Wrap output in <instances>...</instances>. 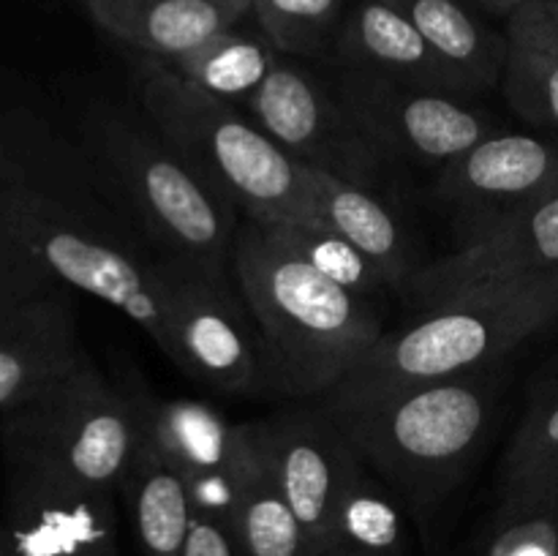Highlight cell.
<instances>
[{"label":"cell","instance_id":"cell-7","mask_svg":"<svg viewBox=\"0 0 558 556\" xmlns=\"http://www.w3.org/2000/svg\"><path fill=\"white\" fill-rule=\"evenodd\" d=\"M0 418L5 461L33 463L104 491H118L140 439L134 398L90 358Z\"/></svg>","mask_w":558,"mask_h":556},{"label":"cell","instance_id":"cell-6","mask_svg":"<svg viewBox=\"0 0 558 556\" xmlns=\"http://www.w3.org/2000/svg\"><path fill=\"white\" fill-rule=\"evenodd\" d=\"M0 229L11 234L49 278L112 305L178 363L163 256L136 251L123 234L109 229L93 207L36 189L0 191Z\"/></svg>","mask_w":558,"mask_h":556},{"label":"cell","instance_id":"cell-26","mask_svg":"<svg viewBox=\"0 0 558 556\" xmlns=\"http://www.w3.org/2000/svg\"><path fill=\"white\" fill-rule=\"evenodd\" d=\"M558 467V392L529 409L507 447L496 523L532 516L545 483Z\"/></svg>","mask_w":558,"mask_h":556},{"label":"cell","instance_id":"cell-34","mask_svg":"<svg viewBox=\"0 0 558 556\" xmlns=\"http://www.w3.org/2000/svg\"><path fill=\"white\" fill-rule=\"evenodd\" d=\"M537 512H548V516L558 518V467L548 478V483H545V488H543V494H539L537 505H534L532 516H537Z\"/></svg>","mask_w":558,"mask_h":556},{"label":"cell","instance_id":"cell-10","mask_svg":"<svg viewBox=\"0 0 558 556\" xmlns=\"http://www.w3.org/2000/svg\"><path fill=\"white\" fill-rule=\"evenodd\" d=\"M178 338V368L227 396H262L265 352L232 276H213L163 256Z\"/></svg>","mask_w":558,"mask_h":556},{"label":"cell","instance_id":"cell-5","mask_svg":"<svg viewBox=\"0 0 558 556\" xmlns=\"http://www.w3.org/2000/svg\"><path fill=\"white\" fill-rule=\"evenodd\" d=\"M140 98L158 134L240 216L276 223L314 218L303 167L234 104L207 96L150 55L140 65Z\"/></svg>","mask_w":558,"mask_h":556},{"label":"cell","instance_id":"cell-35","mask_svg":"<svg viewBox=\"0 0 558 556\" xmlns=\"http://www.w3.org/2000/svg\"><path fill=\"white\" fill-rule=\"evenodd\" d=\"M469 5H474L477 11H485V14H494V16H510L518 5L529 3V0H466Z\"/></svg>","mask_w":558,"mask_h":556},{"label":"cell","instance_id":"cell-12","mask_svg":"<svg viewBox=\"0 0 558 556\" xmlns=\"http://www.w3.org/2000/svg\"><path fill=\"white\" fill-rule=\"evenodd\" d=\"M281 488L303 529V556H322L338 507L363 472L341 425L316 403L259 420Z\"/></svg>","mask_w":558,"mask_h":556},{"label":"cell","instance_id":"cell-11","mask_svg":"<svg viewBox=\"0 0 558 556\" xmlns=\"http://www.w3.org/2000/svg\"><path fill=\"white\" fill-rule=\"evenodd\" d=\"M458 245L523 207L558 196V142L537 134H488L436 174Z\"/></svg>","mask_w":558,"mask_h":556},{"label":"cell","instance_id":"cell-30","mask_svg":"<svg viewBox=\"0 0 558 556\" xmlns=\"http://www.w3.org/2000/svg\"><path fill=\"white\" fill-rule=\"evenodd\" d=\"M54 287L60 283L49 278V273L38 267L22 245L0 229V316Z\"/></svg>","mask_w":558,"mask_h":556},{"label":"cell","instance_id":"cell-25","mask_svg":"<svg viewBox=\"0 0 558 556\" xmlns=\"http://www.w3.org/2000/svg\"><path fill=\"white\" fill-rule=\"evenodd\" d=\"M403 518L398 496L368 467L338 507L322 556H403Z\"/></svg>","mask_w":558,"mask_h":556},{"label":"cell","instance_id":"cell-2","mask_svg":"<svg viewBox=\"0 0 558 556\" xmlns=\"http://www.w3.org/2000/svg\"><path fill=\"white\" fill-rule=\"evenodd\" d=\"M505 390L499 368L472 371L325 409L365 467L425 521L477 461Z\"/></svg>","mask_w":558,"mask_h":556},{"label":"cell","instance_id":"cell-3","mask_svg":"<svg viewBox=\"0 0 558 556\" xmlns=\"http://www.w3.org/2000/svg\"><path fill=\"white\" fill-rule=\"evenodd\" d=\"M558 322V267L450 298L387 330L319 407L341 409L385 392L472 371L499 368L515 349Z\"/></svg>","mask_w":558,"mask_h":556},{"label":"cell","instance_id":"cell-13","mask_svg":"<svg viewBox=\"0 0 558 556\" xmlns=\"http://www.w3.org/2000/svg\"><path fill=\"white\" fill-rule=\"evenodd\" d=\"M9 463L5 532L16 556H120L114 491Z\"/></svg>","mask_w":558,"mask_h":556},{"label":"cell","instance_id":"cell-36","mask_svg":"<svg viewBox=\"0 0 558 556\" xmlns=\"http://www.w3.org/2000/svg\"><path fill=\"white\" fill-rule=\"evenodd\" d=\"M0 556H16V554H14V548H11L9 532H5L3 523H0Z\"/></svg>","mask_w":558,"mask_h":556},{"label":"cell","instance_id":"cell-24","mask_svg":"<svg viewBox=\"0 0 558 556\" xmlns=\"http://www.w3.org/2000/svg\"><path fill=\"white\" fill-rule=\"evenodd\" d=\"M276 63L278 52L265 36L254 38L229 27L169 65L207 96L227 104H245Z\"/></svg>","mask_w":558,"mask_h":556},{"label":"cell","instance_id":"cell-15","mask_svg":"<svg viewBox=\"0 0 558 556\" xmlns=\"http://www.w3.org/2000/svg\"><path fill=\"white\" fill-rule=\"evenodd\" d=\"M142 425L153 434L189 488L194 516L238 534V425L210 403L158 398L145 385H129Z\"/></svg>","mask_w":558,"mask_h":556},{"label":"cell","instance_id":"cell-29","mask_svg":"<svg viewBox=\"0 0 558 556\" xmlns=\"http://www.w3.org/2000/svg\"><path fill=\"white\" fill-rule=\"evenodd\" d=\"M347 0H254L262 36L294 58H319L336 49Z\"/></svg>","mask_w":558,"mask_h":556},{"label":"cell","instance_id":"cell-17","mask_svg":"<svg viewBox=\"0 0 558 556\" xmlns=\"http://www.w3.org/2000/svg\"><path fill=\"white\" fill-rule=\"evenodd\" d=\"M332 52L343 69L368 71L450 96H477V90L425 41L423 33L385 0H354L349 14H343Z\"/></svg>","mask_w":558,"mask_h":556},{"label":"cell","instance_id":"cell-8","mask_svg":"<svg viewBox=\"0 0 558 556\" xmlns=\"http://www.w3.org/2000/svg\"><path fill=\"white\" fill-rule=\"evenodd\" d=\"M336 93L385 161L403 158L441 169L494 134L488 114L469 98L368 71L343 69Z\"/></svg>","mask_w":558,"mask_h":556},{"label":"cell","instance_id":"cell-37","mask_svg":"<svg viewBox=\"0 0 558 556\" xmlns=\"http://www.w3.org/2000/svg\"><path fill=\"white\" fill-rule=\"evenodd\" d=\"M545 5H548L550 16H554V20H556V25H558V0H545Z\"/></svg>","mask_w":558,"mask_h":556},{"label":"cell","instance_id":"cell-14","mask_svg":"<svg viewBox=\"0 0 558 556\" xmlns=\"http://www.w3.org/2000/svg\"><path fill=\"white\" fill-rule=\"evenodd\" d=\"M558 267V196L512 213L450 254L420 265L403 298L414 311Z\"/></svg>","mask_w":558,"mask_h":556},{"label":"cell","instance_id":"cell-16","mask_svg":"<svg viewBox=\"0 0 558 556\" xmlns=\"http://www.w3.org/2000/svg\"><path fill=\"white\" fill-rule=\"evenodd\" d=\"M71 292L60 283L0 316V414L87 360Z\"/></svg>","mask_w":558,"mask_h":556},{"label":"cell","instance_id":"cell-20","mask_svg":"<svg viewBox=\"0 0 558 556\" xmlns=\"http://www.w3.org/2000/svg\"><path fill=\"white\" fill-rule=\"evenodd\" d=\"M501 93L518 118L558 134V25L545 0H529L507 16Z\"/></svg>","mask_w":558,"mask_h":556},{"label":"cell","instance_id":"cell-22","mask_svg":"<svg viewBox=\"0 0 558 556\" xmlns=\"http://www.w3.org/2000/svg\"><path fill=\"white\" fill-rule=\"evenodd\" d=\"M396 5L425 41L477 93L501 82L507 36L494 31L466 0H385Z\"/></svg>","mask_w":558,"mask_h":556},{"label":"cell","instance_id":"cell-33","mask_svg":"<svg viewBox=\"0 0 558 556\" xmlns=\"http://www.w3.org/2000/svg\"><path fill=\"white\" fill-rule=\"evenodd\" d=\"M80 3L82 9L87 11V16H90L104 33H109V36L114 38L120 25L140 9L142 0H80Z\"/></svg>","mask_w":558,"mask_h":556},{"label":"cell","instance_id":"cell-21","mask_svg":"<svg viewBox=\"0 0 558 556\" xmlns=\"http://www.w3.org/2000/svg\"><path fill=\"white\" fill-rule=\"evenodd\" d=\"M238 540L245 556H303L305 551L259 420L238 425Z\"/></svg>","mask_w":558,"mask_h":556},{"label":"cell","instance_id":"cell-1","mask_svg":"<svg viewBox=\"0 0 558 556\" xmlns=\"http://www.w3.org/2000/svg\"><path fill=\"white\" fill-rule=\"evenodd\" d=\"M229 273L278 396L322 398L387 333L379 303L322 276L267 221L240 218Z\"/></svg>","mask_w":558,"mask_h":556},{"label":"cell","instance_id":"cell-9","mask_svg":"<svg viewBox=\"0 0 558 556\" xmlns=\"http://www.w3.org/2000/svg\"><path fill=\"white\" fill-rule=\"evenodd\" d=\"M243 107L300 167L322 169L371 191L379 183L385 156L365 140L341 96L298 63L278 60Z\"/></svg>","mask_w":558,"mask_h":556},{"label":"cell","instance_id":"cell-4","mask_svg":"<svg viewBox=\"0 0 558 556\" xmlns=\"http://www.w3.org/2000/svg\"><path fill=\"white\" fill-rule=\"evenodd\" d=\"M82 140L93 167L120 196L158 256L189 262L213 276H232L240 210L218 194L163 140L118 104L98 101L82 118Z\"/></svg>","mask_w":558,"mask_h":556},{"label":"cell","instance_id":"cell-23","mask_svg":"<svg viewBox=\"0 0 558 556\" xmlns=\"http://www.w3.org/2000/svg\"><path fill=\"white\" fill-rule=\"evenodd\" d=\"M251 5L254 0H142L114 38L172 63L238 25Z\"/></svg>","mask_w":558,"mask_h":556},{"label":"cell","instance_id":"cell-27","mask_svg":"<svg viewBox=\"0 0 558 556\" xmlns=\"http://www.w3.org/2000/svg\"><path fill=\"white\" fill-rule=\"evenodd\" d=\"M36 189L93 207L80 191V169L41 125L0 118V191Z\"/></svg>","mask_w":558,"mask_h":556},{"label":"cell","instance_id":"cell-19","mask_svg":"<svg viewBox=\"0 0 558 556\" xmlns=\"http://www.w3.org/2000/svg\"><path fill=\"white\" fill-rule=\"evenodd\" d=\"M140 414V412H136ZM120 491L125 494L142 556H180L194 505L178 469L140 420V439L129 458Z\"/></svg>","mask_w":558,"mask_h":556},{"label":"cell","instance_id":"cell-28","mask_svg":"<svg viewBox=\"0 0 558 556\" xmlns=\"http://www.w3.org/2000/svg\"><path fill=\"white\" fill-rule=\"evenodd\" d=\"M276 232L308 262L311 267L322 273V276L332 278L341 287L352 289V292L363 294V298L374 300L381 305L390 294H398L396 287L387 281L385 273L368 259L360 249H354L347 238L332 232L330 227L319 221V218H303V221L276 223Z\"/></svg>","mask_w":558,"mask_h":556},{"label":"cell","instance_id":"cell-32","mask_svg":"<svg viewBox=\"0 0 558 556\" xmlns=\"http://www.w3.org/2000/svg\"><path fill=\"white\" fill-rule=\"evenodd\" d=\"M180 556H245L238 534L210 518L194 516Z\"/></svg>","mask_w":558,"mask_h":556},{"label":"cell","instance_id":"cell-31","mask_svg":"<svg viewBox=\"0 0 558 556\" xmlns=\"http://www.w3.org/2000/svg\"><path fill=\"white\" fill-rule=\"evenodd\" d=\"M488 556H558V518L537 512L496 523Z\"/></svg>","mask_w":558,"mask_h":556},{"label":"cell","instance_id":"cell-18","mask_svg":"<svg viewBox=\"0 0 558 556\" xmlns=\"http://www.w3.org/2000/svg\"><path fill=\"white\" fill-rule=\"evenodd\" d=\"M303 172L308 183L311 216L363 251L385 273L396 292L403 294L417 265L409 249V234L403 232L396 213L381 205L379 196L365 185L332 178L314 167H303Z\"/></svg>","mask_w":558,"mask_h":556}]
</instances>
